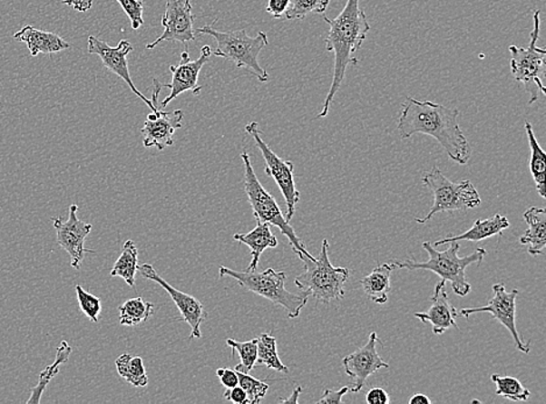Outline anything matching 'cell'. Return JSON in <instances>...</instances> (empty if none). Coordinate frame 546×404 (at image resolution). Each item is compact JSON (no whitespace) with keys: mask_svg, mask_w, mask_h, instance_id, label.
I'll return each instance as SVG.
<instances>
[{"mask_svg":"<svg viewBox=\"0 0 546 404\" xmlns=\"http://www.w3.org/2000/svg\"><path fill=\"white\" fill-rule=\"evenodd\" d=\"M401 106L397 130L402 139L425 134L436 139L451 160L459 165H466L470 161L472 149L459 126L461 113L458 109L446 108L429 101H417L413 97H406Z\"/></svg>","mask_w":546,"mask_h":404,"instance_id":"6da1fadb","label":"cell"},{"mask_svg":"<svg viewBox=\"0 0 546 404\" xmlns=\"http://www.w3.org/2000/svg\"><path fill=\"white\" fill-rule=\"evenodd\" d=\"M324 20L330 26L326 39L327 52L335 54V71L330 90L324 101L322 111L317 118H326L330 110L336 92L342 88L345 73L348 65H356L359 60L353 56L363 46L366 40L371 24L367 15L361 10L359 0H347L346 5L335 19L324 15Z\"/></svg>","mask_w":546,"mask_h":404,"instance_id":"7a4b0ae2","label":"cell"},{"mask_svg":"<svg viewBox=\"0 0 546 404\" xmlns=\"http://www.w3.org/2000/svg\"><path fill=\"white\" fill-rule=\"evenodd\" d=\"M297 253L305 266V273L295 279L303 295L314 297L323 304L344 299V285L350 277L348 268L332 266L328 259V242L323 240L318 258L312 260L301 252Z\"/></svg>","mask_w":546,"mask_h":404,"instance_id":"3957f363","label":"cell"},{"mask_svg":"<svg viewBox=\"0 0 546 404\" xmlns=\"http://www.w3.org/2000/svg\"><path fill=\"white\" fill-rule=\"evenodd\" d=\"M422 246L428 253V261L417 263L410 259L405 263H395L397 269H408L409 272L418 271V269L434 272V274L441 276L443 281L450 283L458 296H466L471 292V284L466 279V268L473 264L478 266L482 265L484 255H487L486 250L476 248L472 255L461 258L458 255L461 250L458 242L449 243V248L443 252L437 251L429 242L423 243Z\"/></svg>","mask_w":546,"mask_h":404,"instance_id":"277c9868","label":"cell"},{"mask_svg":"<svg viewBox=\"0 0 546 404\" xmlns=\"http://www.w3.org/2000/svg\"><path fill=\"white\" fill-rule=\"evenodd\" d=\"M215 23L196 30L197 34L210 35L216 40L212 55L231 61L238 69H246L260 82H268V72L258 63V54L268 44V35L258 32L250 38L245 30L220 32L216 30Z\"/></svg>","mask_w":546,"mask_h":404,"instance_id":"5b68a950","label":"cell"},{"mask_svg":"<svg viewBox=\"0 0 546 404\" xmlns=\"http://www.w3.org/2000/svg\"><path fill=\"white\" fill-rule=\"evenodd\" d=\"M229 276L236 280L240 287L252 292L280 305L288 313L290 320H295L301 315L302 309L306 307L309 297L297 295L286 289L287 275L285 272H277L273 268L265 272H237L231 268L221 266L219 277Z\"/></svg>","mask_w":546,"mask_h":404,"instance_id":"8992f818","label":"cell"},{"mask_svg":"<svg viewBox=\"0 0 546 404\" xmlns=\"http://www.w3.org/2000/svg\"><path fill=\"white\" fill-rule=\"evenodd\" d=\"M241 160L244 162L245 167V191L248 194L250 207H252L254 217L257 218L258 222L277 226L282 232V235L288 238L290 246L293 247L294 252H301L307 258L315 260V256L307 251L306 245L295 234L293 226H290L288 220L282 215L277 199L261 186L257 174L254 173L249 153L242 152Z\"/></svg>","mask_w":546,"mask_h":404,"instance_id":"52a82bcc","label":"cell"},{"mask_svg":"<svg viewBox=\"0 0 546 404\" xmlns=\"http://www.w3.org/2000/svg\"><path fill=\"white\" fill-rule=\"evenodd\" d=\"M541 11L533 12V28L531 34V44L528 48L511 46V69L515 81L523 83L525 91L531 95L529 105L536 103L540 95H545L543 79L545 76L544 48L537 46L540 40Z\"/></svg>","mask_w":546,"mask_h":404,"instance_id":"ba28073f","label":"cell"},{"mask_svg":"<svg viewBox=\"0 0 546 404\" xmlns=\"http://www.w3.org/2000/svg\"><path fill=\"white\" fill-rule=\"evenodd\" d=\"M423 185L434 194V206L424 218H414L418 224L429 222L439 212H453L474 209L482 204V197L471 181L455 183L443 174L437 166L422 178Z\"/></svg>","mask_w":546,"mask_h":404,"instance_id":"9c48e42d","label":"cell"},{"mask_svg":"<svg viewBox=\"0 0 546 404\" xmlns=\"http://www.w3.org/2000/svg\"><path fill=\"white\" fill-rule=\"evenodd\" d=\"M257 121L249 122L246 126V132L256 141V145L260 150L262 157L266 162V174L268 177L273 178L278 188H280L283 197L286 199L287 204V216L286 219L291 220L294 217L295 211H297V206L299 202L298 190L297 185H295L294 178V163L291 161L282 160L278 158L268 146L266 144L264 139H262L261 130L258 129Z\"/></svg>","mask_w":546,"mask_h":404,"instance_id":"30bf717a","label":"cell"},{"mask_svg":"<svg viewBox=\"0 0 546 404\" xmlns=\"http://www.w3.org/2000/svg\"><path fill=\"white\" fill-rule=\"evenodd\" d=\"M492 293H494V296L484 307L463 309L458 315L468 318L473 313H491L494 320L500 322L511 332L516 349L520 352H531V341H523L516 326V299L519 296V291L512 289V292H507L503 284H496L492 285Z\"/></svg>","mask_w":546,"mask_h":404,"instance_id":"8fae6325","label":"cell"},{"mask_svg":"<svg viewBox=\"0 0 546 404\" xmlns=\"http://www.w3.org/2000/svg\"><path fill=\"white\" fill-rule=\"evenodd\" d=\"M132 51L133 46L127 40H122L118 46L113 48L109 46L105 41L96 38V36L92 35L88 39V52L90 54L100 56L104 68L113 72L119 79L124 81L129 85L131 91L141 98L143 103L149 106L151 112H155L159 109V104L154 105L150 98L142 95L137 87H135L132 77H131L127 55Z\"/></svg>","mask_w":546,"mask_h":404,"instance_id":"7c38bea8","label":"cell"},{"mask_svg":"<svg viewBox=\"0 0 546 404\" xmlns=\"http://www.w3.org/2000/svg\"><path fill=\"white\" fill-rule=\"evenodd\" d=\"M212 55L211 47L205 44L200 49L199 59L191 61L187 49H184L180 54L179 65H171V81L170 83L162 85L164 88L171 89V95L164 98L161 101V108H166L176 97L182 95L183 92L191 91L195 96H199L202 91V87L199 84V76L205 64L209 63Z\"/></svg>","mask_w":546,"mask_h":404,"instance_id":"4fadbf2b","label":"cell"},{"mask_svg":"<svg viewBox=\"0 0 546 404\" xmlns=\"http://www.w3.org/2000/svg\"><path fill=\"white\" fill-rule=\"evenodd\" d=\"M194 23L195 15L192 14L190 0H166V11L161 19L164 31L153 43L147 44L146 49L151 51L164 41H178L182 43L195 41L197 32Z\"/></svg>","mask_w":546,"mask_h":404,"instance_id":"5bb4252c","label":"cell"},{"mask_svg":"<svg viewBox=\"0 0 546 404\" xmlns=\"http://www.w3.org/2000/svg\"><path fill=\"white\" fill-rule=\"evenodd\" d=\"M138 271L141 272L142 277L147 280L153 281L164 289L171 300L174 301L176 307H178L182 321L190 326L191 333L189 336V340H200L202 338V332H200V325H202L205 318L208 317V313L205 312L204 305L200 302L195 299L194 296L189 295V293L180 292L168 284L166 280H163L161 276L156 273L155 269L150 264L139 265Z\"/></svg>","mask_w":546,"mask_h":404,"instance_id":"9a60e30c","label":"cell"},{"mask_svg":"<svg viewBox=\"0 0 546 404\" xmlns=\"http://www.w3.org/2000/svg\"><path fill=\"white\" fill-rule=\"evenodd\" d=\"M78 207L73 204L69 209V218L63 222L60 217L52 218L56 230V242L71 256L72 267L80 269L86 253L85 239L92 232V224L84 223L77 217Z\"/></svg>","mask_w":546,"mask_h":404,"instance_id":"2e32d148","label":"cell"},{"mask_svg":"<svg viewBox=\"0 0 546 404\" xmlns=\"http://www.w3.org/2000/svg\"><path fill=\"white\" fill-rule=\"evenodd\" d=\"M380 342L376 332H372L366 345L343 359L345 373L353 379L352 385L348 387L353 393L363 390L372 374L381 369H389V364L377 352V344Z\"/></svg>","mask_w":546,"mask_h":404,"instance_id":"e0dca14e","label":"cell"},{"mask_svg":"<svg viewBox=\"0 0 546 404\" xmlns=\"http://www.w3.org/2000/svg\"><path fill=\"white\" fill-rule=\"evenodd\" d=\"M184 113L182 110H175L172 112L156 110L147 116L145 125L142 126L143 146L146 149L156 147L163 150L168 146L174 145V133L176 130L182 128Z\"/></svg>","mask_w":546,"mask_h":404,"instance_id":"ac0fdd59","label":"cell"},{"mask_svg":"<svg viewBox=\"0 0 546 404\" xmlns=\"http://www.w3.org/2000/svg\"><path fill=\"white\" fill-rule=\"evenodd\" d=\"M431 302L433 304L426 312L414 313V317H417L422 323L433 325L434 334H443L451 328L459 330V326L455 323V318L458 316L457 309L451 304L445 281H439Z\"/></svg>","mask_w":546,"mask_h":404,"instance_id":"d6986e66","label":"cell"},{"mask_svg":"<svg viewBox=\"0 0 546 404\" xmlns=\"http://www.w3.org/2000/svg\"><path fill=\"white\" fill-rule=\"evenodd\" d=\"M14 38L19 43H26L32 56L54 54L71 48V44L55 33L36 30L33 26L23 27L15 33Z\"/></svg>","mask_w":546,"mask_h":404,"instance_id":"ffe728a7","label":"cell"},{"mask_svg":"<svg viewBox=\"0 0 546 404\" xmlns=\"http://www.w3.org/2000/svg\"><path fill=\"white\" fill-rule=\"evenodd\" d=\"M528 228L521 236L520 243L529 246L532 256L545 255L546 248V210L544 207H531L523 214Z\"/></svg>","mask_w":546,"mask_h":404,"instance_id":"44dd1931","label":"cell"},{"mask_svg":"<svg viewBox=\"0 0 546 404\" xmlns=\"http://www.w3.org/2000/svg\"><path fill=\"white\" fill-rule=\"evenodd\" d=\"M509 226H511L509 220L501 215H495L487 219H478L465 234L446 236V238L434 243V246L463 242V240L465 242H482V240L492 238L494 236H503V231L507 230Z\"/></svg>","mask_w":546,"mask_h":404,"instance_id":"7402d4cb","label":"cell"},{"mask_svg":"<svg viewBox=\"0 0 546 404\" xmlns=\"http://www.w3.org/2000/svg\"><path fill=\"white\" fill-rule=\"evenodd\" d=\"M233 238L234 240H237V242L245 244L246 246L249 247L252 260H250L246 272L257 271L262 253H264L267 248L278 247V244L277 236L270 231L269 224L258 222V220L257 227H254V230L250 231L249 234H237L233 236Z\"/></svg>","mask_w":546,"mask_h":404,"instance_id":"603a6c76","label":"cell"},{"mask_svg":"<svg viewBox=\"0 0 546 404\" xmlns=\"http://www.w3.org/2000/svg\"><path fill=\"white\" fill-rule=\"evenodd\" d=\"M397 269L396 264H383L373 269L371 274L360 280L361 287L369 300L376 304H385L388 302L390 293V277Z\"/></svg>","mask_w":546,"mask_h":404,"instance_id":"cb8c5ba5","label":"cell"},{"mask_svg":"<svg viewBox=\"0 0 546 404\" xmlns=\"http://www.w3.org/2000/svg\"><path fill=\"white\" fill-rule=\"evenodd\" d=\"M525 132H527L529 147H531V171L535 181L537 188V193L540 194L541 198L546 197L545 181H546V154L537 141L535 133L531 121H525L524 124Z\"/></svg>","mask_w":546,"mask_h":404,"instance_id":"d4e9b609","label":"cell"},{"mask_svg":"<svg viewBox=\"0 0 546 404\" xmlns=\"http://www.w3.org/2000/svg\"><path fill=\"white\" fill-rule=\"evenodd\" d=\"M73 352L72 346L67 341H63L56 351L55 361L49 365L40 373L38 385L32 390L31 397L27 399V404H38L41 402L44 391L46 390L49 382L60 372V366L68 362L69 357Z\"/></svg>","mask_w":546,"mask_h":404,"instance_id":"484cf974","label":"cell"},{"mask_svg":"<svg viewBox=\"0 0 546 404\" xmlns=\"http://www.w3.org/2000/svg\"><path fill=\"white\" fill-rule=\"evenodd\" d=\"M154 304L151 302H146L142 297H135L119 307V322L125 326L145 323L154 315Z\"/></svg>","mask_w":546,"mask_h":404,"instance_id":"4316f807","label":"cell"},{"mask_svg":"<svg viewBox=\"0 0 546 404\" xmlns=\"http://www.w3.org/2000/svg\"><path fill=\"white\" fill-rule=\"evenodd\" d=\"M139 267L138 250L133 240H127L122 247L121 256L113 265L111 276H119L125 281L130 287L135 284V274Z\"/></svg>","mask_w":546,"mask_h":404,"instance_id":"83f0119b","label":"cell"},{"mask_svg":"<svg viewBox=\"0 0 546 404\" xmlns=\"http://www.w3.org/2000/svg\"><path fill=\"white\" fill-rule=\"evenodd\" d=\"M118 374L133 387L149 385L145 366L141 357H132L129 353L122 354L116 361Z\"/></svg>","mask_w":546,"mask_h":404,"instance_id":"f1b7e54d","label":"cell"},{"mask_svg":"<svg viewBox=\"0 0 546 404\" xmlns=\"http://www.w3.org/2000/svg\"><path fill=\"white\" fill-rule=\"evenodd\" d=\"M258 346V365H265L269 370L277 372L288 373L289 370L285 364H282L278 353L277 338L268 333H262L257 338Z\"/></svg>","mask_w":546,"mask_h":404,"instance_id":"f546056e","label":"cell"},{"mask_svg":"<svg viewBox=\"0 0 546 404\" xmlns=\"http://www.w3.org/2000/svg\"><path fill=\"white\" fill-rule=\"evenodd\" d=\"M492 381L496 385V395L511 401H528L531 391L524 389L519 379L512 377H500L499 374L492 375Z\"/></svg>","mask_w":546,"mask_h":404,"instance_id":"4dcf8cb0","label":"cell"},{"mask_svg":"<svg viewBox=\"0 0 546 404\" xmlns=\"http://www.w3.org/2000/svg\"><path fill=\"white\" fill-rule=\"evenodd\" d=\"M330 0H291L286 12L287 20H302L309 14H324Z\"/></svg>","mask_w":546,"mask_h":404,"instance_id":"1f68e13d","label":"cell"},{"mask_svg":"<svg viewBox=\"0 0 546 404\" xmlns=\"http://www.w3.org/2000/svg\"><path fill=\"white\" fill-rule=\"evenodd\" d=\"M227 344L239 354L240 364L236 366L237 372L249 373L253 367L257 365V340L241 342L229 338Z\"/></svg>","mask_w":546,"mask_h":404,"instance_id":"d6a6232c","label":"cell"},{"mask_svg":"<svg viewBox=\"0 0 546 404\" xmlns=\"http://www.w3.org/2000/svg\"><path fill=\"white\" fill-rule=\"evenodd\" d=\"M239 379V386L245 390L248 395L249 404H258L266 397L269 386L266 382L258 380V379L250 377L249 373L237 372Z\"/></svg>","mask_w":546,"mask_h":404,"instance_id":"836d02e7","label":"cell"},{"mask_svg":"<svg viewBox=\"0 0 546 404\" xmlns=\"http://www.w3.org/2000/svg\"><path fill=\"white\" fill-rule=\"evenodd\" d=\"M75 289L78 304H80L82 313H83L93 323H97V322L100 321L102 313L101 299H98L97 296L84 291L80 284H77Z\"/></svg>","mask_w":546,"mask_h":404,"instance_id":"e575fe53","label":"cell"},{"mask_svg":"<svg viewBox=\"0 0 546 404\" xmlns=\"http://www.w3.org/2000/svg\"><path fill=\"white\" fill-rule=\"evenodd\" d=\"M131 20L132 30L138 31L143 24V3L141 0H116Z\"/></svg>","mask_w":546,"mask_h":404,"instance_id":"d590c367","label":"cell"},{"mask_svg":"<svg viewBox=\"0 0 546 404\" xmlns=\"http://www.w3.org/2000/svg\"><path fill=\"white\" fill-rule=\"evenodd\" d=\"M291 0H268L267 5V14H269L273 18L280 19L285 16L287 10L290 6Z\"/></svg>","mask_w":546,"mask_h":404,"instance_id":"8d00e7d4","label":"cell"},{"mask_svg":"<svg viewBox=\"0 0 546 404\" xmlns=\"http://www.w3.org/2000/svg\"><path fill=\"white\" fill-rule=\"evenodd\" d=\"M216 374L225 389H232V387L239 385V379H238L236 370L219 369L217 370Z\"/></svg>","mask_w":546,"mask_h":404,"instance_id":"74e56055","label":"cell"},{"mask_svg":"<svg viewBox=\"0 0 546 404\" xmlns=\"http://www.w3.org/2000/svg\"><path fill=\"white\" fill-rule=\"evenodd\" d=\"M350 390L347 386L343 387L339 390H324L323 398L319 399L318 404H339L342 403V399L346 395L347 391Z\"/></svg>","mask_w":546,"mask_h":404,"instance_id":"f35d334b","label":"cell"},{"mask_svg":"<svg viewBox=\"0 0 546 404\" xmlns=\"http://www.w3.org/2000/svg\"><path fill=\"white\" fill-rule=\"evenodd\" d=\"M224 399L237 404H249L248 395H246L245 390L239 385L234 386L232 389H227V391L224 393Z\"/></svg>","mask_w":546,"mask_h":404,"instance_id":"ab89813d","label":"cell"},{"mask_svg":"<svg viewBox=\"0 0 546 404\" xmlns=\"http://www.w3.org/2000/svg\"><path fill=\"white\" fill-rule=\"evenodd\" d=\"M366 402L368 404H388L390 402L387 391L383 389H372L367 391Z\"/></svg>","mask_w":546,"mask_h":404,"instance_id":"60d3db41","label":"cell"},{"mask_svg":"<svg viewBox=\"0 0 546 404\" xmlns=\"http://www.w3.org/2000/svg\"><path fill=\"white\" fill-rule=\"evenodd\" d=\"M64 5L72 6L73 10L85 14L93 7V0H59Z\"/></svg>","mask_w":546,"mask_h":404,"instance_id":"b9f144b4","label":"cell"},{"mask_svg":"<svg viewBox=\"0 0 546 404\" xmlns=\"http://www.w3.org/2000/svg\"><path fill=\"white\" fill-rule=\"evenodd\" d=\"M303 390L301 386H297V389H295L293 390V393H291L289 398L287 399H280V403H294L297 404L298 403V398L299 395H301Z\"/></svg>","mask_w":546,"mask_h":404,"instance_id":"7bdbcfd3","label":"cell"},{"mask_svg":"<svg viewBox=\"0 0 546 404\" xmlns=\"http://www.w3.org/2000/svg\"><path fill=\"white\" fill-rule=\"evenodd\" d=\"M409 404H431V399L426 395L418 393L409 399Z\"/></svg>","mask_w":546,"mask_h":404,"instance_id":"ee69618b","label":"cell"},{"mask_svg":"<svg viewBox=\"0 0 546 404\" xmlns=\"http://www.w3.org/2000/svg\"><path fill=\"white\" fill-rule=\"evenodd\" d=\"M0 210H2V207H0Z\"/></svg>","mask_w":546,"mask_h":404,"instance_id":"f6af8a7d","label":"cell"}]
</instances>
